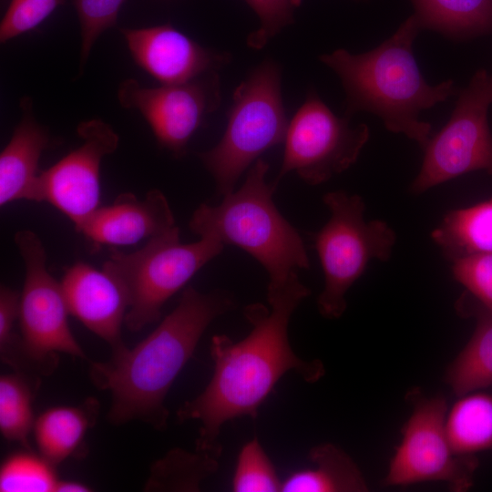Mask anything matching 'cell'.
I'll use <instances>...</instances> for the list:
<instances>
[{"instance_id": "obj_1", "label": "cell", "mask_w": 492, "mask_h": 492, "mask_svg": "<svg viewBox=\"0 0 492 492\" xmlns=\"http://www.w3.org/2000/svg\"><path fill=\"white\" fill-rule=\"evenodd\" d=\"M309 294L298 274L283 282L269 283V307L257 302L244 309L251 325L245 338L234 342L225 334L212 337V377L201 394L185 402L176 413L179 422L195 419L201 423L196 450L220 457L221 426L241 416L255 418L284 374L293 371L308 383L324 375L321 361L300 358L289 341L290 319Z\"/></svg>"}, {"instance_id": "obj_2", "label": "cell", "mask_w": 492, "mask_h": 492, "mask_svg": "<svg viewBox=\"0 0 492 492\" xmlns=\"http://www.w3.org/2000/svg\"><path fill=\"white\" fill-rule=\"evenodd\" d=\"M234 305L226 292H200L190 286L174 310L134 348L125 345L112 351L106 362H90L91 382L111 394L108 421L122 425L138 420L166 429L165 399L173 382L208 326Z\"/></svg>"}, {"instance_id": "obj_3", "label": "cell", "mask_w": 492, "mask_h": 492, "mask_svg": "<svg viewBox=\"0 0 492 492\" xmlns=\"http://www.w3.org/2000/svg\"><path fill=\"white\" fill-rule=\"evenodd\" d=\"M421 26L415 15L408 17L379 46L352 54L337 49L320 60L340 77L346 94L345 116L366 111L378 116L385 128L402 133L425 149L432 127L419 114L456 93L448 79L429 85L413 54V43Z\"/></svg>"}, {"instance_id": "obj_4", "label": "cell", "mask_w": 492, "mask_h": 492, "mask_svg": "<svg viewBox=\"0 0 492 492\" xmlns=\"http://www.w3.org/2000/svg\"><path fill=\"white\" fill-rule=\"evenodd\" d=\"M269 165L261 159L238 190L217 205L200 204L190 220L192 232L241 248L266 270L269 283L286 282L310 267L304 242L272 200L276 184L267 183Z\"/></svg>"}, {"instance_id": "obj_5", "label": "cell", "mask_w": 492, "mask_h": 492, "mask_svg": "<svg viewBox=\"0 0 492 492\" xmlns=\"http://www.w3.org/2000/svg\"><path fill=\"white\" fill-rule=\"evenodd\" d=\"M288 119L282 97L281 69L272 60L261 63L235 89L227 127L219 143L199 158L217 190H234L243 171L260 156L284 142Z\"/></svg>"}, {"instance_id": "obj_6", "label": "cell", "mask_w": 492, "mask_h": 492, "mask_svg": "<svg viewBox=\"0 0 492 492\" xmlns=\"http://www.w3.org/2000/svg\"><path fill=\"white\" fill-rule=\"evenodd\" d=\"M224 244L213 237L182 243L178 227L126 253L110 250L103 268L124 286L129 300L125 324L138 332L160 318L164 303L209 261Z\"/></svg>"}, {"instance_id": "obj_7", "label": "cell", "mask_w": 492, "mask_h": 492, "mask_svg": "<svg viewBox=\"0 0 492 492\" xmlns=\"http://www.w3.org/2000/svg\"><path fill=\"white\" fill-rule=\"evenodd\" d=\"M323 200L331 215L313 238L324 276L317 306L323 317L337 319L347 307L348 290L369 262L389 260L396 235L385 221L365 220V203L357 194L335 190Z\"/></svg>"}, {"instance_id": "obj_8", "label": "cell", "mask_w": 492, "mask_h": 492, "mask_svg": "<svg viewBox=\"0 0 492 492\" xmlns=\"http://www.w3.org/2000/svg\"><path fill=\"white\" fill-rule=\"evenodd\" d=\"M15 242L25 267L20 293V335L25 352L41 376L55 372L58 353L87 359L68 324V307L61 286L48 272L46 253L39 237L32 231H19Z\"/></svg>"}, {"instance_id": "obj_9", "label": "cell", "mask_w": 492, "mask_h": 492, "mask_svg": "<svg viewBox=\"0 0 492 492\" xmlns=\"http://www.w3.org/2000/svg\"><path fill=\"white\" fill-rule=\"evenodd\" d=\"M411 414L383 483L387 487L444 482L453 491L468 490L478 467L476 456L456 455L446 431V401L418 389L408 392Z\"/></svg>"}, {"instance_id": "obj_10", "label": "cell", "mask_w": 492, "mask_h": 492, "mask_svg": "<svg viewBox=\"0 0 492 492\" xmlns=\"http://www.w3.org/2000/svg\"><path fill=\"white\" fill-rule=\"evenodd\" d=\"M492 104V74L480 69L461 90L445 127L424 149L421 169L409 190L418 195L465 173L492 174V135L488 108Z\"/></svg>"}, {"instance_id": "obj_11", "label": "cell", "mask_w": 492, "mask_h": 492, "mask_svg": "<svg viewBox=\"0 0 492 492\" xmlns=\"http://www.w3.org/2000/svg\"><path fill=\"white\" fill-rule=\"evenodd\" d=\"M369 136L367 125L351 126L311 92L289 122L276 182L294 172L310 185L323 183L357 160Z\"/></svg>"}, {"instance_id": "obj_12", "label": "cell", "mask_w": 492, "mask_h": 492, "mask_svg": "<svg viewBox=\"0 0 492 492\" xmlns=\"http://www.w3.org/2000/svg\"><path fill=\"white\" fill-rule=\"evenodd\" d=\"M118 98L123 108L142 115L161 147L180 157L194 133L220 106V77L218 71H212L189 82L157 87L128 78L120 83Z\"/></svg>"}, {"instance_id": "obj_13", "label": "cell", "mask_w": 492, "mask_h": 492, "mask_svg": "<svg viewBox=\"0 0 492 492\" xmlns=\"http://www.w3.org/2000/svg\"><path fill=\"white\" fill-rule=\"evenodd\" d=\"M77 132L81 144L47 169L41 171L42 200L66 215L77 231L100 207V166L113 153L118 135L101 119L81 122Z\"/></svg>"}, {"instance_id": "obj_14", "label": "cell", "mask_w": 492, "mask_h": 492, "mask_svg": "<svg viewBox=\"0 0 492 492\" xmlns=\"http://www.w3.org/2000/svg\"><path fill=\"white\" fill-rule=\"evenodd\" d=\"M135 63L160 85H176L218 71L229 55L208 49L171 25L121 28Z\"/></svg>"}, {"instance_id": "obj_15", "label": "cell", "mask_w": 492, "mask_h": 492, "mask_svg": "<svg viewBox=\"0 0 492 492\" xmlns=\"http://www.w3.org/2000/svg\"><path fill=\"white\" fill-rule=\"evenodd\" d=\"M61 286L71 315L108 343L112 351L124 347L121 326L129 308L124 286L103 267L77 261L64 273Z\"/></svg>"}, {"instance_id": "obj_16", "label": "cell", "mask_w": 492, "mask_h": 492, "mask_svg": "<svg viewBox=\"0 0 492 492\" xmlns=\"http://www.w3.org/2000/svg\"><path fill=\"white\" fill-rule=\"evenodd\" d=\"M176 226L166 196L159 190L143 200L132 193L118 195L100 206L77 231L96 245L127 246L161 235Z\"/></svg>"}, {"instance_id": "obj_17", "label": "cell", "mask_w": 492, "mask_h": 492, "mask_svg": "<svg viewBox=\"0 0 492 492\" xmlns=\"http://www.w3.org/2000/svg\"><path fill=\"white\" fill-rule=\"evenodd\" d=\"M23 118L0 154V205L16 200L42 202L38 167L50 142L47 129L35 118L32 101H21Z\"/></svg>"}, {"instance_id": "obj_18", "label": "cell", "mask_w": 492, "mask_h": 492, "mask_svg": "<svg viewBox=\"0 0 492 492\" xmlns=\"http://www.w3.org/2000/svg\"><path fill=\"white\" fill-rule=\"evenodd\" d=\"M99 402L88 397L75 406H55L35 420L33 433L38 454L58 466L69 457L84 456L85 437L97 422Z\"/></svg>"}, {"instance_id": "obj_19", "label": "cell", "mask_w": 492, "mask_h": 492, "mask_svg": "<svg viewBox=\"0 0 492 492\" xmlns=\"http://www.w3.org/2000/svg\"><path fill=\"white\" fill-rule=\"evenodd\" d=\"M456 308L460 314L476 320L472 336L445 374L446 384L459 396L492 386V312L466 292Z\"/></svg>"}, {"instance_id": "obj_20", "label": "cell", "mask_w": 492, "mask_h": 492, "mask_svg": "<svg viewBox=\"0 0 492 492\" xmlns=\"http://www.w3.org/2000/svg\"><path fill=\"white\" fill-rule=\"evenodd\" d=\"M311 468L289 475L282 492H364L366 481L354 461L343 450L330 443L313 446L309 452Z\"/></svg>"}, {"instance_id": "obj_21", "label": "cell", "mask_w": 492, "mask_h": 492, "mask_svg": "<svg viewBox=\"0 0 492 492\" xmlns=\"http://www.w3.org/2000/svg\"><path fill=\"white\" fill-rule=\"evenodd\" d=\"M432 240L452 262L492 253V198L450 210L432 231Z\"/></svg>"}, {"instance_id": "obj_22", "label": "cell", "mask_w": 492, "mask_h": 492, "mask_svg": "<svg viewBox=\"0 0 492 492\" xmlns=\"http://www.w3.org/2000/svg\"><path fill=\"white\" fill-rule=\"evenodd\" d=\"M421 28L463 40L492 33V0H412Z\"/></svg>"}, {"instance_id": "obj_23", "label": "cell", "mask_w": 492, "mask_h": 492, "mask_svg": "<svg viewBox=\"0 0 492 492\" xmlns=\"http://www.w3.org/2000/svg\"><path fill=\"white\" fill-rule=\"evenodd\" d=\"M446 431L456 455L492 451V395L480 390L459 395L446 412Z\"/></svg>"}, {"instance_id": "obj_24", "label": "cell", "mask_w": 492, "mask_h": 492, "mask_svg": "<svg viewBox=\"0 0 492 492\" xmlns=\"http://www.w3.org/2000/svg\"><path fill=\"white\" fill-rule=\"evenodd\" d=\"M219 457L198 451L173 448L154 462L145 491H200V485L219 468Z\"/></svg>"}, {"instance_id": "obj_25", "label": "cell", "mask_w": 492, "mask_h": 492, "mask_svg": "<svg viewBox=\"0 0 492 492\" xmlns=\"http://www.w3.org/2000/svg\"><path fill=\"white\" fill-rule=\"evenodd\" d=\"M40 382V376L16 371L0 377V432L26 449H32L28 436L36 420L33 400Z\"/></svg>"}, {"instance_id": "obj_26", "label": "cell", "mask_w": 492, "mask_h": 492, "mask_svg": "<svg viewBox=\"0 0 492 492\" xmlns=\"http://www.w3.org/2000/svg\"><path fill=\"white\" fill-rule=\"evenodd\" d=\"M56 467L32 449L14 453L1 466L0 491H55L58 482Z\"/></svg>"}, {"instance_id": "obj_27", "label": "cell", "mask_w": 492, "mask_h": 492, "mask_svg": "<svg viewBox=\"0 0 492 492\" xmlns=\"http://www.w3.org/2000/svg\"><path fill=\"white\" fill-rule=\"evenodd\" d=\"M275 466L257 437L241 447L232 477L234 492H277L282 491Z\"/></svg>"}, {"instance_id": "obj_28", "label": "cell", "mask_w": 492, "mask_h": 492, "mask_svg": "<svg viewBox=\"0 0 492 492\" xmlns=\"http://www.w3.org/2000/svg\"><path fill=\"white\" fill-rule=\"evenodd\" d=\"M126 0H73L81 29V68L99 36L116 26Z\"/></svg>"}, {"instance_id": "obj_29", "label": "cell", "mask_w": 492, "mask_h": 492, "mask_svg": "<svg viewBox=\"0 0 492 492\" xmlns=\"http://www.w3.org/2000/svg\"><path fill=\"white\" fill-rule=\"evenodd\" d=\"M65 0H11L0 24V42L25 34L46 20Z\"/></svg>"}, {"instance_id": "obj_30", "label": "cell", "mask_w": 492, "mask_h": 492, "mask_svg": "<svg viewBox=\"0 0 492 492\" xmlns=\"http://www.w3.org/2000/svg\"><path fill=\"white\" fill-rule=\"evenodd\" d=\"M452 263L456 281L469 296L492 312V253L469 256Z\"/></svg>"}, {"instance_id": "obj_31", "label": "cell", "mask_w": 492, "mask_h": 492, "mask_svg": "<svg viewBox=\"0 0 492 492\" xmlns=\"http://www.w3.org/2000/svg\"><path fill=\"white\" fill-rule=\"evenodd\" d=\"M257 14L261 26L251 33L247 44L254 49L262 48L271 38L292 22L293 12L302 0H245Z\"/></svg>"}, {"instance_id": "obj_32", "label": "cell", "mask_w": 492, "mask_h": 492, "mask_svg": "<svg viewBox=\"0 0 492 492\" xmlns=\"http://www.w3.org/2000/svg\"><path fill=\"white\" fill-rule=\"evenodd\" d=\"M90 487L87 485L74 480H58L55 492H87Z\"/></svg>"}]
</instances>
